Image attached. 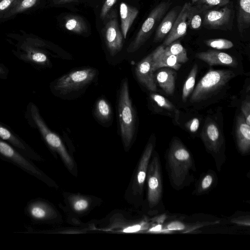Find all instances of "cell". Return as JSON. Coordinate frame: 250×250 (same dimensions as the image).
Here are the masks:
<instances>
[{"label": "cell", "instance_id": "ffe728a7", "mask_svg": "<svg viewBox=\"0 0 250 250\" xmlns=\"http://www.w3.org/2000/svg\"><path fill=\"white\" fill-rule=\"evenodd\" d=\"M175 75V71L168 67L161 68L157 73L156 81L167 94L172 95L174 92Z\"/></svg>", "mask_w": 250, "mask_h": 250}, {"label": "cell", "instance_id": "d6a6232c", "mask_svg": "<svg viewBox=\"0 0 250 250\" xmlns=\"http://www.w3.org/2000/svg\"><path fill=\"white\" fill-rule=\"evenodd\" d=\"M230 0H199L197 2L205 5L210 9L214 6H223L229 3Z\"/></svg>", "mask_w": 250, "mask_h": 250}, {"label": "cell", "instance_id": "ab89813d", "mask_svg": "<svg viewBox=\"0 0 250 250\" xmlns=\"http://www.w3.org/2000/svg\"><path fill=\"white\" fill-rule=\"evenodd\" d=\"M246 219L245 218L244 219H243V217H242V219L241 218H235L234 219L232 222L234 223H236V224H241V225H247V221H246Z\"/></svg>", "mask_w": 250, "mask_h": 250}, {"label": "cell", "instance_id": "5b68a950", "mask_svg": "<svg viewBox=\"0 0 250 250\" xmlns=\"http://www.w3.org/2000/svg\"><path fill=\"white\" fill-rule=\"evenodd\" d=\"M0 158L17 166L27 173L52 186V181L26 157L12 146L0 139Z\"/></svg>", "mask_w": 250, "mask_h": 250}, {"label": "cell", "instance_id": "1f68e13d", "mask_svg": "<svg viewBox=\"0 0 250 250\" xmlns=\"http://www.w3.org/2000/svg\"><path fill=\"white\" fill-rule=\"evenodd\" d=\"M89 206L88 201L85 199L78 198L75 199L72 202L73 209L78 212L86 210Z\"/></svg>", "mask_w": 250, "mask_h": 250}, {"label": "cell", "instance_id": "ba28073f", "mask_svg": "<svg viewBox=\"0 0 250 250\" xmlns=\"http://www.w3.org/2000/svg\"><path fill=\"white\" fill-rule=\"evenodd\" d=\"M31 116L48 146L56 151L61 157L67 167L72 169L74 167L72 159L67 151L59 136L50 130L41 117L34 105L30 107Z\"/></svg>", "mask_w": 250, "mask_h": 250}, {"label": "cell", "instance_id": "7bdbcfd3", "mask_svg": "<svg viewBox=\"0 0 250 250\" xmlns=\"http://www.w3.org/2000/svg\"><path fill=\"white\" fill-rule=\"evenodd\" d=\"M199 0H191L192 1V3H196Z\"/></svg>", "mask_w": 250, "mask_h": 250}, {"label": "cell", "instance_id": "60d3db41", "mask_svg": "<svg viewBox=\"0 0 250 250\" xmlns=\"http://www.w3.org/2000/svg\"><path fill=\"white\" fill-rule=\"evenodd\" d=\"M73 0H54L53 2L55 4L60 5L69 3Z\"/></svg>", "mask_w": 250, "mask_h": 250}, {"label": "cell", "instance_id": "8d00e7d4", "mask_svg": "<svg viewBox=\"0 0 250 250\" xmlns=\"http://www.w3.org/2000/svg\"><path fill=\"white\" fill-rule=\"evenodd\" d=\"M16 0H0V16L7 10Z\"/></svg>", "mask_w": 250, "mask_h": 250}, {"label": "cell", "instance_id": "e575fe53", "mask_svg": "<svg viewBox=\"0 0 250 250\" xmlns=\"http://www.w3.org/2000/svg\"><path fill=\"white\" fill-rule=\"evenodd\" d=\"M241 110L246 123L250 125V102L249 100H245L242 103Z\"/></svg>", "mask_w": 250, "mask_h": 250}, {"label": "cell", "instance_id": "836d02e7", "mask_svg": "<svg viewBox=\"0 0 250 250\" xmlns=\"http://www.w3.org/2000/svg\"><path fill=\"white\" fill-rule=\"evenodd\" d=\"M31 54V59L36 62L40 63H47L48 59L43 53L39 51H33Z\"/></svg>", "mask_w": 250, "mask_h": 250}, {"label": "cell", "instance_id": "4316f807", "mask_svg": "<svg viewBox=\"0 0 250 250\" xmlns=\"http://www.w3.org/2000/svg\"><path fill=\"white\" fill-rule=\"evenodd\" d=\"M65 28L76 34H81L86 30V25L80 17L77 16H70L65 19Z\"/></svg>", "mask_w": 250, "mask_h": 250}, {"label": "cell", "instance_id": "44dd1931", "mask_svg": "<svg viewBox=\"0 0 250 250\" xmlns=\"http://www.w3.org/2000/svg\"><path fill=\"white\" fill-rule=\"evenodd\" d=\"M178 15V10L177 7H174L167 14L157 27L154 42H161L167 37Z\"/></svg>", "mask_w": 250, "mask_h": 250}, {"label": "cell", "instance_id": "30bf717a", "mask_svg": "<svg viewBox=\"0 0 250 250\" xmlns=\"http://www.w3.org/2000/svg\"><path fill=\"white\" fill-rule=\"evenodd\" d=\"M108 16V21L104 29V38L107 49L110 55L113 57L122 50L124 40L119 27L116 11H112Z\"/></svg>", "mask_w": 250, "mask_h": 250}, {"label": "cell", "instance_id": "6da1fadb", "mask_svg": "<svg viewBox=\"0 0 250 250\" xmlns=\"http://www.w3.org/2000/svg\"><path fill=\"white\" fill-rule=\"evenodd\" d=\"M166 169L171 185L177 190L188 186L195 171L193 157L178 138L171 141L166 155Z\"/></svg>", "mask_w": 250, "mask_h": 250}, {"label": "cell", "instance_id": "4fadbf2b", "mask_svg": "<svg viewBox=\"0 0 250 250\" xmlns=\"http://www.w3.org/2000/svg\"><path fill=\"white\" fill-rule=\"evenodd\" d=\"M154 144L148 142L140 160L136 175L134 177L133 189L134 193L140 197L142 196L148 165L152 155Z\"/></svg>", "mask_w": 250, "mask_h": 250}, {"label": "cell", "instance_id": "83f0119b", "mask_svg": "<svg viewBox=\"0 0 250 250\" xmlns=\"http://www.w3.org/2000/svg\"><path fill=\"white\" fill-rule=\"evenodd\" d=\"M164 51L167 54L175 56L179 63H185L188 59L186 49L179 42H173L166 47Z\"/></svg>", "mask_w": 250, "mask_h": 250}, {"label": "cell", "instance_id": "cb8c5ba5", "mask_svg": "<svg viewBox=\"0 0 250 250\" xmlns=\"http://www.w3.org/2000/svg\"><path fill=\"white\" fill-rule=\"evenodd\" d=\"M217 178L216 174L212 170H209L201 176L197 183L193 193L196 195L207 193L215 186Z\"/></svg>", "mask_w": 250, "mask_h": 250}, {"label": "cell", "instance_id": "ac0fdd59", "mask_svg": "<svg viewBox=\"0 0 250 250\" xmlns=\"http://www.w3.org/2000/svg\"><path fill=\"white\" fill-rule=\"evenodd\" d=\"M164 48L165 46L161 45L151 53L153 71L154 72L157 69L163 67L179 69L181 64L178 62L176 57L165 53Z\"/></svg>", "mask_w": 250, "mask_h": 250}, {"label": "cell", "instance_id": "5bb4252c", "mask_svg": "<svg viewBox=\"0 0 250 250\" xmlns=\"http://www.w3.org/2000/svg\"><path fill=\"white\" fill-rule=\"evenodd\" d=\"M152 64L151 53L137 63L135 67V74L140 83L148 90L155 92L157 90L156 81Z\"/></svg>", "mask_w": 250, "mask_h": 250}, {"label": "cell", "instance_id": "f546056e", "mask_svg": "<svg viewBox=\"0 0 250 250\" xmlns=\"http://www.w3.org/2000/svg\"><path fill=\"white\" fill-rule=\"evenodd\" d=\"M205 42L207 46L217 49H227L233 46L230 41L225 39H211Z\"/></svg>", "mask_w": 250, "mask_h": 250}, {"label": "cell", "instance_id": "9a60e30c", "mask_svg": "<svg viewBox=\"0 0 250 250\" xmlns=\"http://www.w3.org/2000/svg\"><path fill=\"white\" fill-rule=\"evenodd\" d=\"M192 4L186 2L178 14L173 26L165 38L163 45L167 46L179 38L185 36L188 28V17Z\"/></svg>", "mask_w": 250, "mask_h": 250}, {"label": "cell", "instance_id": "d6986e66", "mask_svg": "<svg viewBox=\"0 0 250 250\" xmlns=\"http://www.w3.org/2000/svg\"><path fill=\"white\" fill-rule=\"evenodd\" d=\"M139 13L138 9L122 2L120 6L121 27L123 38L125 39L130 28Z\"/></svg>", "mask_w": 250, "mask_h": 250}, {"label": "cell", "instance_id": "2e32d148", "mask_svg": "<svg viewBox=\"0 0 250 250\" xmlns=\"http://www.w3.org/2000/svg\"><path fill=\"white\" fill-rule=\"evenodd\" d=\"M236 141L239 152L243 155L250 151V125H248L242 114L237 116Z\"/></svg>", "mask_w": 250, "mask_h": 250}, {"label": "cell", "instance_id": "f35d334b", "mask_svg": "<svg viewBox=\"0 0 250 250\" xmlns=\"http://www.w3.org/2000/svg\"><path fill=\"white\" fill-rule=\"evenodd\" d=\"M141 226L139 225H136L126 228L124 230L125 232H134L139 231L141 229Z\"/></svg>", "mask_w": 250, "mask_h": 250}, {"label": "cell", "instance_id": "277c9868", "mask_svg": "<svg viewBox=\"0 0 250 250\" xmlns=\"http://www.w3.org/2000/svg\"><path fill=\"white\" fill-rule=\"evenodd\" d=\"M97 74V70L91 67L72 71L54 82L52 87L53 91L61 96L78 91L90 84Z\"/></svg>", "mask_w": 250, "mask_h": 250}, {"label": "cell", "instance_id": "74e56055", "mask_svg": "<svg viewBox=\"0 0 250 250\" xmlns=\"http://www.w3.org/2000/svg\"><path fill=\"white\" fill-rule=\"evenodd\" d=\"M188 127L191 132H195L199 126V121L198 118H194L188 123Z\"/></svg>", "mask_w": 250, "mask_h": 250}, {"label": "cell", "instance_id": "52a82bcc", "mask_svg": "<svg viewBox=\"0 0 250 250\" xmlns=\"http://www.w3.org/2000/svg\"><path fill=\"white\" fill-rule=\"evenodd\" d=\"M171 3L163 1L157 5L150 13L143 23L134 40L127 49L128 53L138 50L148 39L160 20L168 10Z\"/></svg>", "mask_w": 250, "mask_h": 250}, {"label": "cell", "instance_id": "d590c367", "mask_svg": "<svg viewBox=\"0 0 250 250\" xmlns=\"http://www.w3.org/2000/svg\"><path fill=\"white\" fill-rule=\"evenodd\" d=\"M117 0H105L101 9L100 17L102 20L104 19L109 11L116 3Z\"/></svg>", "mask_w": 250, "mask_h": 250}, {"label": "cell", "instance_id": "9c48e42d", "mask_svg": "<svg viewBox=\"0 0 250 250\" xmlns=\"http://www.w3.org/2000/svg\"><path fill=\"white\" fill-rule=\"evenodd\" d=\"M146 178L148 205L150 208H153L160 204L163 194L162 167L159 156L156 152L149 163Z\"/></svg>", "mask_w": 250, "mask_h": 250}, {"label": "cell", "instance_id": "e0dca14e", "mask_svg": "<svg viewBox=\"0 0 250 250\" xmlns=\"http://www.w3.org/2000/svg\"><path fill=\"white\" fill-rule=\"evenodd\" d=\"M195 57L206 62L209 65H222L236 67L237 62L231 56L225 52L208 50L196 54Z\"/></svg>", "mask_w": 250, "mask_h": 250}, {"label": "cell", "instance_id": "7c38bea8", "mask_svg": "<svg viewBox=\"0 0 250 250\" xmlns=\"http://www.w3.org/2000/svg\"><path fill=\"white\" fill-rule=\"evenodd\" d=\"M232 16V9L228 6L219 9H208L205 14L203 24L209 29L227 30L231 24Z\"/></svg>", "mask_w": 250, "mask_h": 250}, {"label": "cell", "instance_id": "d4e9b609", "mask_svg": "<svg viewBox=\"0 0 250 250\" xmlns=\"http://www.w3.org/2000/svg\"><path fill=\"white\" fill-rule=\"evenodd\" d=\"M39 1V0H16L11 7L0 15V18L5 20L23 13L34 7Z\"/></svg>", "mask_w": 250, "mask_h": 250}, {"label": "cell", "instance_id": "8fae6325", "mask_svg": "<svg viewBox=\"0 0 250 250\" xmlns=\"http://www.w3.org/2000/svg\"><path fill=\"white\" fill-rule=\"evenodd\" d=\"M24 213L33 223H40L54 219L56 212L46 201L41 199H31L24 209Z\"/></svg>", "mask_w": 250, "mask_h": 250}, {"label": "cell", "instance_id": "8992f818", "mask_svg": "<svg viewBox=\"0 0 250 250\" xmlns=\"http://www.w3.org/2000/svg\"><path fill=\"white\" fill-rule=\"evenodd\" d=\"M201 135L207 151L213 157L217 170L220 171L226 158L224 139L215 123L207 120Z\"/></svg>", "mask_w": 250, "mask_h": 250}, {"label": "cell", "instance_id": "4dcf8cb0", "mask_svg": "<svg viewBox=\"0 0 250 250\" xmlns=\"http://www.w3.org/2000/svg\"><path fill=\"white\" fill-rule=\"evenodd\" d=\"M151 98L159 106L170 111H173L175 114L179 113L174 105L164 97L159 94H152L151 95Z\"/></svg>", "mask_w": 250, "mask_h": 250}, {"label": "cell", "instance_id": "484cf974", "mask_svg": "<svg viewBox=\"0 0 250 250\" xmlns=\"http://www.w3.org/2000/svg\"><path fill=\"white\" fill-rule=\"evenodd\" d=\"M94 112L96 118L102 123L109 121L112 116L111 106L107 101L103 98L96 102Z\"/></svg>", "mask_w": 250, "mask_h": 250}, {"label": "cell", "instance_id": "7402d4cb", "mask_svg": "<svg viewBox=\"0 0 250 250\" xmlns=\"http://www.w3.org/2000/svg\"><path fill=\"white\" fill-rule=\"evenodd\" d=\"M237 27L242 33L250 24V0H238Z\"/></svg>", "mask_w": 250, "mask_h": 250}, {"label": "cell", "instance_id": "603a6c76", "mask_svg": "<svg viewBox=\"0 0 250 250\" xmlns=\"http://www.w3.org/2000/svg\"><path fill=\"white\" fill-rule=\"evenodd\" d=\"M210 9L207 6L197 3L191 5L188 17V25L190 29L197 30L201 27L206 12Z\"/></svg>", "mask_w": 250, "mask_h": 250}, {"label": "cell", "instance_id": "3957f363", "mask_svg": "<svg viewBox=\"0 0 250 250\" xmlns=\"http://www.w3.org/2000/svg\"><path fill=\"white\" fill-rule=\"evenodd\" d=\"M235 75L231 70H209L194 88L190 98V102H200L211 97L222 89Z\"/></svg>", "mask_w": 250, "mask_h": 250}, {"label": "cell", "instance_id": "f1b7e54d", "mask_svg": "<svg viewBox=\"0 0 250 250\" xmlns=\"http://www.w3.org/2000/svg\"><path fill=\"white\" fill-rule=\"evenodd\" d=\"M198 71V66L195 64L192 67L183 88L182 98L186 102L189 95L192 92L195 85V79Z\"/></svg>", "mask_w": 250, "mask_h": 250}, {"label": "cell", "instance_id": "b9f144b4", "mask_svg": "<svg viewBox=\"0 0 250 250\" xmlns=\"http://www.w3.org/2000/svg\"><path fill=\"white\" fill-rule=\"evenodd\" d=\"M5 73V71L3 68L0 65V75L4 74Z\"/></svg>", "mask_w": 250, "mask_h": 250}, {"label": "cell", "instance_id": "7a4b0ae2", "mask_svg": "<svg viewBox=\"0 0 250 250\" xmlns=\"http://www.w3.org/2000/svg\"><path fill=\"white\" fill-rule=\"evenodd\" d=\"M118 113L121 137L125 147H128L135 132L136 116L130 98L128 81H122L118 100Z\"/></svg>", "mask_w": 250, "mask_h": 250}]
</instances>
